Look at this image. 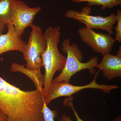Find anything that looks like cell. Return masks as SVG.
<instances>
[{
    "label": "cell",
    "mask_w": 121,
    "mask_h": 121,
    "mask_svg": "<svg viewBox=\"0 0 121 121\" xmlns=\"http://www.w3.org/2000/svg\"><path fill=\"white\" fill-rule=\"evenodd\" d=\"M7 33L0 35V55L11 51H18L23 53L27 43L17 35L13 25L7 24Z\"/></svg>",
    "instance_id": "10"
},
{
    "label": "cell",
    "mask_w": 121,
    "mask_h": 121,
    "mask_svg": "<svg viewBox=\"0 0 121 121\" xmlns=\"http://www.w3.org/2000/svg\"><path fill=\"white\" fill-rule=\"evenodd\" d=\"M6 27V25L3 23H0V35L2 34Z\"/></svg>",
    "instance_id": "18"
},
{
    "label": "cell",
    "mask_w": 121,
    "mask_h": 121,
    "mask_svg": "<svg viewBox=\"0 0 121 121\" xmlns=\"http://www.w3.org/2000/svg\"><path fill=\"white\" fill-rule=\"evenodd\" d=\"M69 106L71 107L72 110L73 111L74 115L76 117L77 121H83L82 119L80 118V117L78 115V114L77 112L76 111L74 108L73 104L71 103ZM60 121H72L70 117L66 114H64L60 118Z\"/></svg>",
    "instance_id": "16"
},
{
    "label": "cell",
    "mask_w": 121,
    "mask_h": 121,
    "mask_svg": "<svg viewBox=\"0 0 121 121\" xmlns=\"http://www.w3.org/2000/svg\"><path fill=\"white\" fill-rule=\"evenodd\" d=\"M11 70L12 72H20L25 75L33 82L36 89L43 91L44 84V75L41 73V71L27 69L24 64L21 65L16 63L12 64Z\"/></svg>",
    "instance_id": "11"
},
{
    "label": "cell",
    "mask_w": 121,
    "mask_h": 121,
    "mask_svg": "<svg viewBox=\"0 0 121 121\" xmlns=\"http://www.w3.org/2000/svg\"><path fill=\"white\" fill-rule=\"evenodd\" d=\"M91 8L90 6L83 7L81 11L73 9L68 10L65 13V17L75 20L84 24L86 27L91 29H99L105 30L108 34L113 32V26L116 22V15L111 13L106 17L101 16H92Z\"/></svg>",
    "instance_id": "6"
},
{
    "label": "cell",
    "mask_w": 121,
    "mask_h": 121,
    "mask_svg": "<svg viewBox=\"0 0 121 121\" xmlns=\"http://www.w3.org/2000/svg\"><path fill=\"white\" fill-rule=\"evenodd\" d=\"M113 121H121V115H119L117 116Z\"/></svg>",
    "instance_id": "19"
},
{
    "label": "cell",
    "mask_w": 121,
    "mask_h": 121,
    "mask_svg": "<svg viewBox=\"0 0 121 121\" xmlns=\"http://www.w3.org/2000/svg\"><path fill=\"white\" fill-rule=\"evenodd\" d=\"M99 72V71L95 72V76L92 82L84 86H74L70 84V83L64 81L58 82H52L44 98V102L48 105L56 98L62 97H69L85 89H98L102 91L104 93H109L112 90L119 88L118 86L116 85H108L98 83L96 82V79Z\"/></svg>",
    "instance_id": "5"
},
{
    "label": "cell",
    "mask_w": 121,
    "mask_h": 121,
    "mask_svg": "<svg viewBox=\"0 0 121 121\" xmlns=\"http://www.w3.org/2000/svg\"><path fill=\"white\" fill-rule=\"evenodd\" d=\"M41 9L40 7L30 8L22 1L13 0L11 24L18 35L21 37L27 28L31 27L35 17Z\"/></svg>",
    "instance_id": "7"
},
{
    "label": "cell",
    "mask_w": 121,
    "mask_h": 121,
    "mask_svg": "<svg viewBox=\"0 0 121 121\" xmlns=\"http://www.w3.org/2000/svg\"><path fill=\"white\" fill-rule=\"evenodd\" d=\"M28 42L23 52L26 68L41 71L43 66L41 55L46 48V40L41 28L33 24L31 27Z\"/></svg>",
    "instance_id": "4"
},
{
    "label": "cell",
    "mask_w": 121,
    "mask_h": 121,
    "mask_svg": "<svg viewBox=\"0 0 121 121\" xmlns=\"http://www.w3.org/2000/svg\"><path fill=\"white\" fill-rule=\"evenodd\" d=\"M60 26H49L44 33L46 40V48L41 55L43 66L44 67V84L43 89L44 97H45L55 74L61 71L65 66L66 57L62 55L58 45L60 41Z\"/></svg>",
    "instance_id": "2"
},
{
    "label": "cell",
    "mask_w": 121,
    "mask_h": 121,
    "mask_svg": "<svg viewBox=\"0 0 121 121\" xmlns=\"http://www.w3.org/2000/svg\"><path fill=\"white\" fill-rule=\"evenodd\" d=\"M102 60L95 67L102 71L103 75L110 81L115 78L121 77V47L117 55H113L109 53L103 54Z\"/></svg>",
    "instance_id": "9"
},
{
    "label": "cell",
    "mask_w": 121,
    "mask_h": 121,
    "mask_svg": "<svg viewBox=\"0 0 121 121\" xmlns=\"http://www.w3.org/2000/svg\"><path fill=\"white\" fill-rule=\"evenodd\" d=\"M43 91H25L0 76V111L6 121H43Z\"/></svg>",
    "instance_id": "1"
},
{
    "label": "cell",
    "mask_w": 121,
    "mask_h": 121,
    "mask_svg": "<svg viewBox=\"0 0 121 121\" xmlns=\"http://www.w3.org/2000/svg\"><path fill=\"white\" fill-rule=\"evenodd\" d=\"M13 0H0V23H11Z\"/></svg>",
    "instance_id": "12"
},
{
    "label": "cell",
    "mask_w": 121,
    "mask_h": 121,
    "mask_svg": "<svg viewBox=\"0 0 121 121\" xmlns=\"http://www.w3.org/2000/svg\"><path fill=\"white\" fill-rule=\"evenodd\" d=\"M116 22H117V26L115 28L116 33H115L116 37L114 41H117L118 43L121 42V11L117 9V15H116Z\"/></svg>",
    "instance_id": "15"
},
{
    "label": "cell",
    "mask_w": 121,
    "mask_h": 121,
    "mask_svg": "<svg viewBox=\"0 0 121 121\" xmlns=\"http://www.w3.org/2000/svg\"><path fill=\"white\" fill-rule=\"evenodd\" d=\"M72 1L75 3L87 2V6L90 7L94 5H101V9L103 10L106 8H112L121 4V0H72Z\"/></svg>",
    "instance_id": "13"
},
{
    "label": "cell",
    "mask_w": 121,
    "mask_h": 121,
    "mask_svg": "<svg viewBox=\"0 0 121 121\" xmlns=\"http://www.w3.org/2000/svg\"><path fill=\"white\" fill-rule=\"evenodd\" d=\"M63 52L67 54L65 66L60 73L52 82H66L70 83L71 78L77 72L87 69L91 74L95 73L94 69L98 64V57L93 56L86 62H82L83 56L78 45L75 43L70 44V39H65L62 43Z\"/></svg>",
    "instance_id": "3"
},
{
    "label": "cell",
    "mask_w": 121,
    "mask_h": 121,
    "mask_svg": "<svg viewBox=\"0 0 121 121\" xmlns=\"http://www.w3.org/2000/svg\"><path fill=\"white\" fill-rule=\"evenodd\" d=\"M43 121H55L54 119L57 117L58 112L56 110H52L48 108L45 102L44 103L42 109Z\"/></svg>",
    "instance_id": "14"
},
{
    "label": "cell",
    "mask_w": 121,
    "mask_h": 121,
    "mask_svg": "<svg viewBox=\"0 0 121 121\" xmlns=\"http://www.w3.org/2000/svg\"><path fill=\"white\" fill-rule=\"evenodd\" d=\"M78 33L82 41L95 52L103 55L112 51L115 41L111 35L86 27L79 29Z\"/></svg>",
    "instance_id": "8"
},
{
    "label": "cell",
    "mask_w": 121,
    "mask_h": 121,
    "mask_svg": "<svg viewBox=\"0 0 121 121\" xmlns=\"http://www.w3.org/2000/svg\"><path fill=\"white\" fill-rule=\"evenodd\" d=\"M7 119L6 115L0 111V121H6Z\"/></svg>",
    "instance_id": "17"
}]
</instances>
